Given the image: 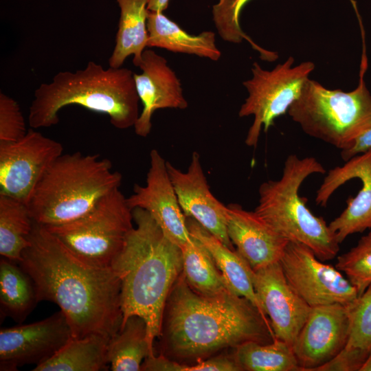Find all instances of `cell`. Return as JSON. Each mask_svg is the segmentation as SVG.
<instances>
[{
  "label": "cell",
  "instance_id": "6da1fadb",
  "mask_svg": "<svg viewBox=\"0 0 371 371\" xmlns=\"http://www.w3.org/2000/svg\"><path fill=\"white\" fill-rule=\"evenodd\" d=\"M29 242L19 264L32 278L38 301L59 306L72 337L100 334L110 338L118 332L121 282L113 269L79 258L34 221Z\"/></svg>",
  "mask_w": 371,
  "mask_h": 371
},
{
  "label": "cell",
  "instance_id": "7a4b0ae2",
  "mask_svg": "<svg viewBox=\"0 0 371 371\" xmlns=\"http://www.w3.org/2000/svg\"><path fill=\"white\" fill-rule=\"evenodd\" d=\"M160 336L161 354L183 363H196L247 341L269 344L275 339L269 319L247 298L231 289L200 294L182 273L167 300Z\"/></svg>",
  "mask_w": 371,
  "mask_h": 371
},
{
  "label": "cell",
  "instance_id": "3957f363",
  "mask_svg": "<svg viewBox=\"0 0 371 371\" xmlns=\"http://www.w3.org/2000/svg\"><path fill=\"white\" fill-rule=\"evenodd\" d=\"M132 214L136 225L126 235L111 268L121 282L122 325L131 316L142 317L154 352L167 300L182 273V254L147 211L135 207Z\"/></svg>",
  "mask_w": 371,
  "mask_h": 371
},
{
  "label": "cell",
  "instance_id": "277c9868",
  "mask_svg": "<svg viewBox=\"0 0 371 371\" xmlns=\"http://www.w3.org/2000/svg\"><path fill=\"white\" fill-rule=\"evenodd\" d=\"M133 74L126 67L104 69L93 61L75 72L60 71L34 91L28 124L34 129L54 126L60 110L76 104L108 115L118 129L134 126L140 113Z\"/></svg>",
  "mask_w": 371,
  "mask_h": 371
},
{
  "label": "cell",
  "instance_id": "5b68a950",
  "mask_svg": "<svg viewBox=\"0 0 371 371\" xmlns=\"http://www.w3.org/2000/svg\"><path fill=\"white\" fill-rule=\"evenodd\" d=\"M122 175L98 154H62L36 186L27 205L32 220L44 226L74 221L90 211L113 190Z\"/></svg>",
  "mask_w": 371,
  "mask_h": 371
},
{
  "label": "cell",
  "instance_id": "8992f818",
  "mask_svg": "<svg viewBox=\"0 0 371 371\" xmlns=\"http://www.w3.org/2000/svg\"><path fill=\"white\" fill-rule=\"evenodd\" d=\"M325 172L315 157L289 155L281 177L260 186L258 205L254 210L279 234L306 245L322 261L333 259L339 251V244L324 219L314 215L306 205L299 189L310 175Z\"/></svg>",
  "mask_w": 371,
  "mask_h": 371
},
{
  "label": "cell",
  "instance_id": "52a82bcc",
  "mask_svg": "<svg viewBox=\"0 0 371 371\" xmlns=\"http://www.w3.org/2000/svg\"><path fill=\"white\" fill-rule=\"evenodd\" d=\"M358 86L346 92L328 89L308 79L288 114L307 135L341 150L350 148L355 140L371 128V94L364 75L368 69L364 33Z\"/></svg>",
  "mask_w": 371,
  "mask_h": 371
},
{
  "label": "cell",
  "instance_id": "ba28073f",
  "mask_svg": "<svg viewBox=\"0 0 371 371\" xmlns=\"http://www.w3.org/2000/svg\"><path fill=\"white\" fill-rule=\"evenodd\" d=\"M133 221L132 210L117 188L104 195L82 216L64 224L45 227L79 258L109 268L133 227Z\"/></svg>",
  "mask_w": 371,
  "mask_h": 371
},
{
  "label": "cell",
  "instance_id": "9c48e42d",
  "mask_svg": "<svg viewBox=\"0 0 371 371\" xmlns=\"http://www.w3.org/2000/svg\"><path fill=\"white\" fill-rule=\"evenodd\" d=\"M293 63L294 58L289 56L270 71L256 62L253 63L252 78L243 82L248 97L238 111L240 117L254 116L245 140L247 146L256 147L262 129L267 132L276 118L288 112L315 69L311 61L297 66H293Z\"/></svg>",
  "mask_w": 371,
  "mask_h": 371
},
{
  "label": "cell",
  "instance_id": "30bf717a",
  "mask_svg": "<svg viewBox=\"0 0 371 371\" xmlns=\"http://www.w3.org/2000/svg\"><path fill=\"white\" fill-rule=\"evenodd\" d=\"M279 262L289 285L311 307L346 306L358 297L356 288L340 271L322 262L303 244L289 241Z\"/></svg>",
  "mask_w": 371,
  "mask_h": 371
},
{
  "label": "cell",
  "instance_id": "8fae6325",
  "mask_svg": "<svg viewBox=\"0 0 371 371\" xmlns=\"http://www.w3.org/2000/svg\"><path fill=\"white\" fill-rule=\"evenodd\" d=\"M63 151L60 142L32 128L18 141L0 142V194L27 205L40 179Z\"/></svg>",
  "mask_w": 371,
  "mask_h": 371
},
{
  "label": "cell",
  "instance_id": "7c38bea8",
  "mask_svg": "<svg viewBox=\"0 0 371 371\" xmlns=\"http://www.w3.org/2000/svg\"><path fill=\"white\" fill-rule=\"evenodd\" d=\"M71 337V328L60 310L43 320L1 328L0 370L38 366L52 357Z\"/></svg>",
  "mask_w": 371,
  "mask_h": 371
},
{
  "label": "cell",
  "instance_id": "4fadbf2b",
  "mask_svg": "<svg viewBox=\"0 0 371 371\" xmlns=\"http://www.w3.org/2000/svg\"><path fill=\"white\" fill-rule=\"evenodd\" d=\"M355 178L361 181V190L348 199L345 210L328 224L339 244L350 234L371 229V149L330 169L316 194L317 205L325 207L339 187Z\"/></svg>",
  "mask_w": 371,
  "mask_h": 371
},
{
  "label": "cell",
  "instance_id": "5bb4252c",
  "mask_svg": "<svg viewBox=\"0 0 371 371\" xmlns=\"http://www.w3.org/2000/svg\"><path fill=\"white\" fill-rule=\"evenodd\" d=\"M166 162L157 150L153 149L145 185L135 184L133 193L126 200L131 210L140 207L147 211L165 236L181 247L190 234Z\"/></svg>",
  "mask_w": 371,
  "mask_h": 371
},
{
  "label": "cell",
  "instance_id": "9a60e30c",
  "mask_svg": "<svg viewBox=\"0 0 371 371\" xmlns=\"http://www.w3.org/2000/svg\"><path fill=\"white\" fill-rule=\"evenodd\" d=\"M348 328L345 305L311 307L292 346L302 371H315L339 353L347 343Z\"/></svg>",
  "mask_w": 371,
  "mask_h": 371
},
{
  "label": "cell",
  "instance_id": "2e32d148",
  "mask_svg": "<svg viewBox=\"0 0 371 371\" xmlns=\"http://www.w3.org/2000/svg\"><path fill=\"white\" fill-rule=\"evenodd\" d=\"M253 284L275 339L292 347L311 307L289 285L279 262L254 270Z\"/></svg>",
  "mask_w": 371,
  "mask_h": 371
},
{
  "label": "cell",
  "instance_id": "e0dca14e",
  "mask_svg": "<svg viewBox=\"0 0 371 371\" xmlns=\"http://www.w3.org/2000/svg\"><path fill=\"white\" fill-rule=\"evenodd\" d=\"M166 164L185 216L194 219L223 244L234 249L227 232V205L211 192L199 153L193 152L186 172L168 161Z\"/></svg>",
  "mask_w": 371,
  "mask_h": 371
},
{
  "label": "cell",
  "instance_id": "ac0fdd59",
  "mask_svg": "<svg viewBox=\"0 0 371 371\" xmlns=\"http://www.w3.org/2000/svg\"><path fill=\"white\" fill-rule=\"evenodd\" d=\"M138 66L141 74H133L137 92L143 108L134 125L135 133L146 137L150 133L152 117L161 109H185L188 103L180 80L166 59L152 49H145Z\"/></svg>",
  "mask_w": 371,
  "mask_h": 371
},
{
  "label": "cell",
  "instance_id": "d6986e66",
  "mask_svg": "<svg viewBox=\"0 0 371 371\" xmlns=\"http://www.w3.org/2000/svg\"><path fill=\"white\" fill-rule=\"evenodd\" d=\"M227 232L236 251L253 270L279 262L289 243L255 212L237 203L227 205Z\"/></svg>",
  "mask_w": 371,
  "mask_h": 371
},
{
  "label": "cell",
  "instance_id": "ffe728a7",
  "mask_svg": "<svg viewBox=\"0 0 371 371\" xmlns=\"http://www.w3.org/2000/svg\"><path fill=\"white\" fill-rule=\"evenodd\" d=\"M186 224L190 234L201 241L209 251L230 289L236 295L249 300L265 317L269 319L255 291L254 270L247 260L236 250L226 246L194 219L186 217Z\"/></svg>",
  "mask_w": 371,
  "mask_h": 371
},
{
  "label": "cell",
  "instance_id": "44dd1931",
  "mask_svg": "<svg viewBox=\"0 0 371 371\" xmlns=\"http://www.w3.org/2000/svg\"><path fill=\"white\" fill-rule=\"evenodd\" d=\"M147 47L166 49L175 53L196 55L217 61L221 52L216 45L215 33L203 31L192 35L170 20L164 12L148 10Z\"/></svg>",
  "mask_w": 371,
  "mask_h": 371
},
{
  "label": "cell",
  "instance_id": "7402d4cb",
  "mask_svg": "<svg viewBox=\"0 0 371 371\" xmlns=\"http://www.w3.org/2000/svg\"><path fill=\"white\" fill-rule=\"evenodd\" d=\"M116 1L120 8V17L115 45L109 59V67H120L131 55H133V65L138 67L148 40V0Z\"/></svg>",
  "mask_w": 371,
  "mask_h": 371
},
{
  "label": "cell",
  "instance_id": "603a6c76",
  "mask_svg": "<svg viewBox=\"0 0 371 371\" xmlns=\"http://www.w3.org/2000/svg\"><path fill=\"white\" fill-rule=\"evenodd\" d=\"M109 337L91 334L71 337L52 357L36 366L33 371H103L110 367Z\"/></svg>",
  "mask_w": 371,
  "mask_h": 371
},
{
  "label": "cell",
  "instance_id": "cb8c5ba5",
  "mask_svg": "<svg viewBox=\"0 0 371 371\" xmlns=\"http://www.w3.org/2000/svg\"><path fill=\"white\" fill-rule=\"evenodd\" d=\"M39 302L35 284L19 262L1 257L0 311L21 324Z\"/></svg>",
  "mask_w": 371,
  "mask_h": 371
},
{
  "label": "cell",
  "instance_id": "d4e9b609",
  "mask_svg": "<svg viewBox=\"0 0 371 371\" xmlns=\"http://www.w3.org/2000/svg\"><path fill=\"white\" fill-rule=\"evenodd\" d=\"M155 355L148 341L145 320L131 316L111 336L108 343L107 357L113 371H138L144 359Z\"/></svg>",
  "mask_w": 371,
  "mask_h": 371
},
{
  "label": "cell",
  "instance_id": "484cf974",
  "mask_svg": "<svg viewBox=\"0 0 371 371\" xmlns=\"http://www.w3.org/2000/svg\"><path fill=\"white\" fill-rule=\"evenodd\" d=\"M180 248L182 273L194 291L202 295H212L230 289L210 253L201 241L190 235Z\"/></svg>",
  "mask_w": 371,
  "mask_h": 371
},
{
  "label": "cell",
  "instance_id": "4316f807",
  "mask_svg": "<svg viewBox=\"0 0 371 371\" xmlns=\"http://www.w3.org/2000/svg\"><path fill=\"white\" fill-rule=\"evenodd\" d=\"M32 220L27 205L0 194V254L19 262L29 245Z\"/></svg>",
  "mask_w": 371,
  "mask_h": 371
},
{
  "label": "cell",
  "instance_id": "83f0119b",
  "mask_svg": "<svg viewBox=\"0 0 371 371\" xmlns=\"http://www.w3.org/2000/svg\"><path fill=\"white\" fill-rule=\"evenodd\" d=\"M233 355L243 370L302 371L292 347L278 339L269 344L243 343Z\"/></svg>",
  "mask_w": 371,
  "mask_h": 371
},
{
  "label": "cell",
  "instance_id": "f1b7e54d",
  "mask_svg": "<svg viewBox=\"0 0 371 371\" xmlns=\"http://www.w3.org/2000/svg\"><path fill=\"white\" fill-rule=\"evenodd\" d=\"M250 0H218L212 6V19L221 38L225 41L240 43L246 40L252 48L258 51L263 60L274 61L278 56L276 52L267 50L257 45L242 30L240 16L242 9Z\"/></svg>",
  "mask_w": 371,
  "mask_h": 371
},
{
  "label": "cell",
  "instance_id": "f546056e",
  "mask_svg": "<svg viewBox=\"0 0 371 371\" xmlns=\"http://www.w3.org/2000/svg\"><path fill=\"white\" fill-rule=\"evenodd\" d=\"M346 308L349 328L344 347L355 350L368 357L371 351V284Z\"/></svg>",
  "mask_w": 371,
  "mask_h": 371
},
{
  "label": "cell",
  "instance_id": "4dcf8cb0",
  "mask_svg": "<svg viewBox=\"0 0 371 371\" xmlns=\"http://www.w3.org/2000/svg\"><path fill=\"white\" fill-rule=\"evenodd\" d=\"M335 267L356 288L358 296L371 284V229L357 245L339 256Z\"/></svg>",
  "mask_w": 371,
  "mask_h": 371
},
{
  "label": "cell",
  "instance_id": "1f68e13d",
  "mask_svg": "<svg viewBox=\"0 0 371 371\" xmlns=\"http://www.w3.org/2000/svg\"><path fill=\"white\" fill-rule=\"evenodd\" d=\"M144 371H243L234 355L220 354L196 363L187 364L160 354L147 357L141 366Z\"/></svg>",
  "mask_w": 371,
  "mask_h": 371
},
{
  "label": "cell",
  "instance_id": "d6a6232c",
  "mask_svg": "<svg viewBox=\"0 0 371 371\" xmlns=\"http://www.w3.org/2000/svg\"><path fill=\"white\" fill-rule=\"evenodd\" d=\"M25 122L17 102L0 93V142H13L27 133Z\"/></svg>",
  "mask_w": 371,
  "mask_h": 371
},
{
  "label": "cell",
  "instance_id": "836d02e7",
  "mask_svg": "<svg viewBox=\"0 0 371 371\" xmlns=\"http://www.w3.org/2000/svg\"><path fill=\"white\" fill-rule=\"evenodd\" d=\"M366 359L361 352L344 347L332 359L315 371H359Z\"/></svg>",
  "mask_w": 371,
  "mask_h": 371
},
{
  "label": "cell",
  "instance_id": "e575fe53",
  "mask_svg": "<svg viewBox=\"0 0 371 371\" xmlns=\"http://www.w3.org/2000/svg\"><path fill=\"white\" fill-rule=\"evenodd\" d=\"M371 149V128L361 134L348 149L341 150V157L345 161Z\"/></svg>",
  "mask_w": 371,
  "mask_h": 371
},
{
  "label": "cell",
  "instance_id": "d590c367",
  "mask_svg": "<svg viewBox=\"0 0 371 371\" xmlns=\"http://www.w3.org/2000/svg\"><path fill=\"white\" fill-rule=\"evenodd\" d=\"M170 0H148V10L151 12H164L168 6Z\"/></svg>",
  "mask_w": 371,
  "mask_h": 371
},
{
  "label": "cell",
  "instance_id": "8d00e7d4",
  "mask_svg": "<svg viewBox=\"0 0 371 371\" xmlns=\"http://www.w3.org/2000/svg\"><path fill=\"white\" fill-rule=\"evenodd\" d=\"M359 371H371V351Z\"/></svg>",
  "mask_w": 371,
  "mask_h": 371
}]
</instances>
